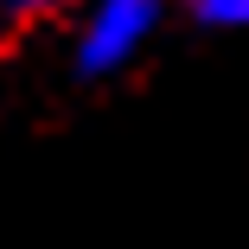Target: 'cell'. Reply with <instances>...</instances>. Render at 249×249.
Instances as JSON below:
<instances>
[{
  "label": "cell",
  "mask_w": 249,
  "mask_h": 249,
  "mask_svg": "<svg viewBox=\"0 0 249 249\" xmlns=\"http://www.w3.org/2000/svg\"><path fill=\"white\" fill-rule=\"evenodd\" d=\"M185 7L211 32H249V0H185Z\"/></svg>",
  "instance_id": "2"
},
{
  "label": "cell",
  "mask_w": 249,
  "mask_h": 249,
  "mask_svg": "<svg viewBox=\"0 0 249 249\" xmlns=\"http://www.w3.org/2000/svg\"><path fill=\"white\" fill-rule=\"evenodd\" d=\"M77 7H83L71 38L77 77H115L160 26V0H77Z\"/></svg>",
  "instance_id": "1"
}]
</instances>
